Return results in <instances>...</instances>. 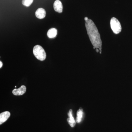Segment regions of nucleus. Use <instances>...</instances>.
I'll return each instance as SVG.
<instances>
[{"label": "nucleus", "instance_id": "f257e3e1", "mask_svg": "<svg viewBox=\"0 0 132 132\" xmlns=\"http://www.w3.org/2000/svg\"><path fill=\"white\" fill-rule=\"evenodd\" d=\"M85 26L92 45L95 48H98L100 54H101L102 42L97 27L93 21L90 19L85 21Z\"/></svg>", "mask_w": 132, "mask_h": 132}, {"label": "nucleus", "instance_id": "f03ea898", "mask_svg": "<svg viewBox=\"0 0 132 132\" xmlns=\"http://www.w3.org/2000/svg\"><path fill=\"white\" fill-rule=\"evenodd\" d=\"M33 53L36 59L41 61L45 60L46 57V52L40 45H36L34 47Z\"/></svg>", "mask_w": 132, "mask_h": 132}, {"label": "nucleus", "instance_id": "7ed1b4c3", "mask_svg": "<svg viewBox=\"0 0 132 132\" xmlns=\"http://www.w3.org/2000/svg\"><path fill=\"white\" fill-rule=\"evenodd\" d=\"M110 25L112 30L114 34H119L121 31V27L120 22L115 17H112L111 19Z\"/></svg>", "mask_w": 132, "mask_h": 132}, {"label": "nucleus", "instance_id": "20e7f679", "mask_svg": "<svg viewBox=\"0 0 132 132\" xmlns=\"http://www.w3.org/2000/svg\"><path fill=\"white\" fill-rule=\"evenodd\" d=\"M53 7L55 12L59 13H61L62 12L63 6L61 2L59 0H56L54 2Z\"/></svg>", "mask_w": 132, "mask_h": 132}, {"label": "nucleus", "instance_id": "39448f33", "mask_svg": "<svg viewBox=\"0 0 132 132\" xmlns=\"http://www.w3.org/2000/svg\"><path fill=\"white\" fill-rule=\"evenodd\" d=\"M26 91V86L22 85L18 89H14L13 90V94L15 95H21L24 94Z\"/></svg>", "mask_w": 132, "mask_h": 132}, {"label": "nucleus", "instance_id": "423d86ee", "mask_svg": "<svg viewBox=\"0 0 132 132\" xmlns=\"http://www.w3.org/2000/svg\"><path fill=\"white\" fill-rule=\"evenodd\" d=\"M10 116V113L9 111H5L0 114V125L5 123Z\"/></svg>", "mask_w": 132, "mask_h": 132}, {"label": "nucleus", "instance_id": "0eeeda50", "mask_svg": "<svg viewBox=\"0 0 132 132\" xmlns=\"http://www.w3.org/2000/svg\"><path fill=\"white\" fill-rule=\"evenodd\" d=\"M35 15L36 17L38 19H44L46 15V11L42 8H40L37 9Z\"/></svg>", "mask_w": 132, "mask_h": 132}, {"label": "nucleus", "instance_id": "6e6552de", "mask_svg": "<svg viewBox=\"0 0 132 132\" xmlns=\"http://www.w3.org/2000/svg\"><path fill=\"white\" fill-rule=\"evenodd\" d=\"M69 118L67 119V121L69 124L72 127H74L76 125V121L72 114V111L70 109L68 113Z\"/></svg>", "mask_w": 132, "mask_h": 132}, {"label": "nucleus", "instance_id": "1a4fd4ad", "mask_svg": "<svg viewBox=\"0 0 132 132\" xmlns=\"http://www.w3.org/2000/svg\"><path fill=\"white\" fill-rule=\"evenodd\" d=\"M57 29L54 28L50 29L47 33L48 37L50 38H54L57 35Z\"/></svg>", "mask_w": 132, "mask_h": 132}, {"label": "nucleus", "instance_id": "9d476101", "mask_svg": "<svg viewBox=\"0 0 132 132\" xmlns=\"http://www.w3.org/2000/svg\"><path fill=\"white\" fill-rule=\"evenodd\" d=\"M83 112L82 109H79L77 113V118L76 119V122L78 123H80L82 120V117H83Z\"/></svg>", "mask_w": 132, "mask_h": 132}, {"label": "nucleus", "instance_id": "9b49d317", "mask_svg": "<svg viewBox=\"0 0 132 132\" xmlns=\"http://www.w3.org/2000/svg\"><path fill=\"white\" fill-rule=\"evenodd\" d=\"M34 0H22V4L26 7H29L32 4Z\"/></svg>", "mask_w": 132, "mask_h": 132}, {"label": "nucleus", "instance_id": "f8f14e48", "mask_svg": "<svg viewBox=\"0 0 132 132\" xmlns=\"http://www.w3.org/2000/svg\"><path fill=\"white\" fill-rule=\"evenodd\" d=\"M3 66V63L2 61H0V68H1Z\"/></svg>", "mask_w": 132, "mask_h": 132}, {"label": "nucleus", "instance_id": "ddd939ff", "mask_svg": "<svg viewBox=\"0 0 132 132\" xmlns=\"http://www.w3.org/2000/svg\"><path fill=\"white\" fill-rule=\"evenodd\" d=\"M88 18L87 17H85V21H87L88 20Z\"/></svg>", "mask_w": 132, "mask_h": 132}, {"label": "nucleus", "instance_id": "4468645a", "mask_svg": "<svg viewBox=\"0 0 132 132\" xmlns=\"http://www.w3.org/2000/svg\"><path fill=\"white\" fill-rule=\"evenodd\" d=\"M96 52H97V53H98V52H99V51H100V50H99V49H98V48H96Z\"/></svg>", "mask_w": 132, "mask_h": 132}]
</instances>
